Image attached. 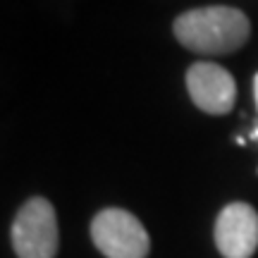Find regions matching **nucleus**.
Segmentation results:
<instances>
[{
	"instance_id": "1",
	"label": "nucleus",
	"mask_w": 258,
	"mask_h": 258,
	"mask_svg": "<svg viewBox=\"0 0 258 258\" xmlns=\"http://www.w3.org/2000/svg\"><path fill=\"white\" fill-rule=\"evenodd\" d=\"M175 38L201 55H225L239 50L251 36L249 17L237 8L211 5L182 12L175 19Z\"/></svg>"
},
{
	"instance_id": "2",
	"label": "nucleus",
	"mask_w": 258,
	"mask_h": 258,
	"mask_svg": "<svg viewBox=\"0 0 258 258\" xmlns=\"http://www.w3.org/2000/svg\"><path fill=\"white\" fill-rule=\"evenodd\" d=\"M10 237L17 258H55L60 230L53 203L43 196L29 199L15 215Z\"/></svg>"
},
{
	"instance_id": "3",
	"label": "nucleus",
	"mask_w": 258,
	"mask_h": 258,
	"mask_svg": "<svg viewBox=\"0 0 258 258\" xmlns=\"http://www.w3.org/2000/svg\"><path fill=\"white\" fill-rule=\"evenodd\" d=\"M93 246L105 258H148L151 237L134 213L103 208L91 220Z\"/></svg>"
},
{
	"instance_id": "4",
	"label": "nucleus",
	"mask_w": 258,
	"mask_h": 258,
	"mask_svg": "<svg viewBox=\"0 0 258 258\" xmlns=\"http://www.w3.org/2000/svg\"><path fill=\"white\" fill-rule=\"evenodd\" d=\"M186 91L208 115H227L237 101L234 77L215 62H194L186 70Z\"/></svg>"
},
{
	"instance_id": "5",
	"label": "nucleus",
	"mask_w": 258,
	"mask_h": 258,
	"mask_svg": "<svg viewBox=\"0 0 258 258\" xmlns=\"http://www.w3.org/2000/svg\"><path fill=\"white\" fill-rule=\"evenodd\" d=\"M215 246L225 258H251L258 249V213L249 203H230L218 213Z\"/></svg>"
},
{
	"instance_id": "6",
	"label": "nucleus",
	"mask_w": 258,
	"mask_h": 258,
	"mask_svg": "<svg viewBox=\"0 0 258 258\" xmlns=\"http://www.w3.org/2000/svg\"><path fill=\"white\" fill-rule=\"evenodd\" d=\"M253 96H256V105H258V72L253 77Z\"/></svg>"
},
{
	"instance_id": "7",
	"label": "nucleus",
	"mask_w": 258,
	"mask_h": 258,
	"mask_svg": "<svg viewBox=\"0 0 258 258\" xmlns=\"http://www.w3.org/2000/svg\"><path fill=\"white\" fill-rule=\"evenodd\" d=\"M251 139H256V141H258V127L253 129V132H251Z\"/></svg>"
}]
</instances>
